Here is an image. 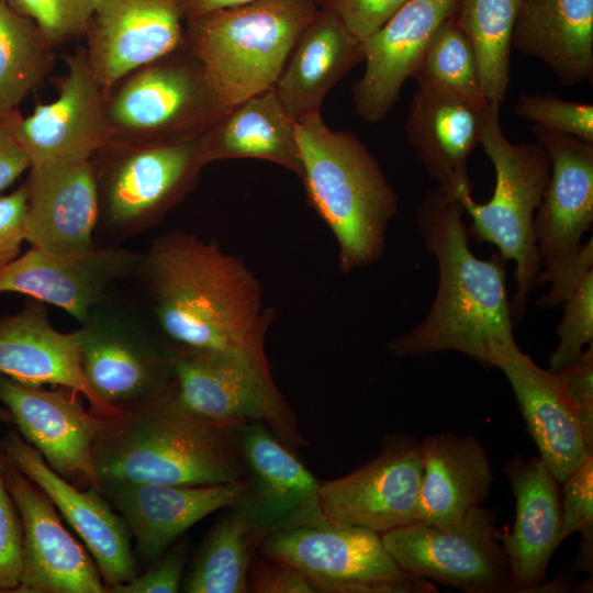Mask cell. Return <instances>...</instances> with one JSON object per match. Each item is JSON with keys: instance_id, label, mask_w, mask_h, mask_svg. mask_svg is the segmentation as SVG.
Wrapping results in <instances>:
<instances>
[{"instance_id": "obj_28", "label": "cell", "mask_w": 593, "mask_h": 593, "mask_svg": "<svg viewBox=\"0 0 593 593\" xmlns=\"http://www.w3.org/2000/svg\"><path fill=\"white\" fill-rule=\"evenodd\" d=\"M44 304L29 298L18 313L0 318V373L30 387H68L87 400L91 413L118 415L83 377L78 332L57 331Z\"/></svg>"}, {"instance_id": "obj_16", "label": "cell", "mask_w": 593, "mask_h": 593, "mask_svg": "<svg viewBox=\"0 0 593 593\" xmlns=\"http://www.w3.org/2000/svg\"><path fill=\"white\" fill-rule=\"evenodd\" d=\"M184 0H99L85 33L90 68L109 90L186 42Z\"/></svg>"}, {"instance_id": "obj_12", "label": "cell", "mask_w": 593, "mask_h": 593, "mask_svg": "<svg viewBox=\"0 0 593 593\" xmlns=\"http://www.w3.org/2000/svg\"><path fill=\"white\" fill-rule=\"evenodd\" d=\"M176 385L182 402L206 419L259 423L288 446L306 444L269 365L238 353L177 346Z\"/></svg>"}, {"instance_id": "obj_18", "label": "cell", "mask_w": 593, "mask_h": 593, "mask_svg": "<svg viewBox=\"0 0 593 593\" xmlns=\"http://www.w3.org/2000/svg\"><path fill=\"white\" fill-rule=\"evenodd\" d=\"M0 448L8 461L52 500L82 539L99 568L107 592L138 574L130 530L98 488L79 489L65 480L16 429L4 434Z\"/></svg>"}, {"instance_id": "obj_25", "label": "cell", "mask_w": 593, "mask_h": 593, "mask_svg": "<svg viewBox=\"0 0 593 593\" xmlns=\"http://www.w3.org/2000/svg\"><path fill=\"white\" fill-rule=\"evenodd\" d=\"M515 496L511 533H502L515 592H540L547 568L562 541L561 483L540 456L517 454L504 466Z\"/></svg>"}, {"instance_id": "obj_38", "label": "cell", "mask_w": 593, "mask_h": 593, "mask_svg": "<svg viewBox=\"0 0 593 593\" xmlns=\"http://www.w3.org/2000/svg\"><path fill=\"white\" fill-rule=\"evenodd\" d=\"M514 113L521 119L553 132L593 144V105L560 99L547 93H523Z\"/></svg>"}, {"instance_id": "obj_7", "label": "cell", "mask_w": 593, "mask_h": 593, "mask_svg": "<svg viewBox=\"0 0 593 593\" xmlns=\"http://www.w3.org/2000/svg\"><path fill=\"white\" fill-rule=\"evenodd\" d=\"M109 142L199 138L228 109L187 42L145 64L104 92Z\"/></svg>"}, {"instance_id": "obj_30", "label": "cell", "mask_w": 593, "mask_h": 593, "mask_svg": "<svg viewBox=\"0 0 593 593\" xmlns=\"http://www.w3.org/2000/svg\"><path fill=\"white\" fill-rule=\"evenodd\" d=\"M363 59L362 42L334 14L318 9L294 44L276 92L295 121L321 113L327 93Z\"/></svg>"}, {"instance_id": "obj_47", "label": "cell", "mask_w": 593, "mask_h": 593, "mask_svg": "<svg viewBox=\"0 0 593 593\" xmlns=\"http://www.w3.org/2000/svg\"><path fill=\"white\" fill-rule=\"evenodd\" d=\"M26 202L24 183L0 197V269L21 255V246L25 240Z\"/></svg>"}, {"instance_id": "obj_3", "label": "cell", "mask_w": 593, "mask_h": 593, "mask_svg": "<svg viewBox=\"0 0 593 593\" xmlns=\"http://www.w3.org/2000/svg\"><path fill=\"white\" fill-rule=\"evenodd\" d=\"M92 458L97 484L213 485L246 479L237 426L193 412L177 385L149 404L101 416Z\"/></svg>"}, {"instance_id": "obj_35", "label": "cell", "mask_w": 593, "mask_h": 593, "mask_svg": "<svg viewBox=\"0 0 593 593\" xmlns=\"http://www.w3.org/2000/svg\"><path fill=\"white\" fill-rule=\"evenodd\" d=\"M54 51L32 20L0 1V115L19 110L51 72Z\"/></svg>"}, {"instance_id": "obj_44", "label": "cell", "mask_w": 593, "mask_h": 593, "mask_svg": "<svg viewBox=\"0 0 593 593\" xmlns=\"http://www.w3.org/2000/svg\"><path fill=\"white\" fill-rule=\"evenodd\" d=\"M556 373L589 444L593 446V344Z\"/></svg>"}, {"instance_id": "obj_33", "label": "cell", "mask_w": 593, "mask_h": 593, "mask_svg": "<svg viewBox=\"0 0 593 593\" xmlns=\"http://www.w3.org/2000/svg\"><path fill=\"white\" fill-rule=\"evenodd\" d=\"M523 0H458L454 18L470 40L483 93L501 105L510 86L512 35Z\"/></svg>"}, {"instance_id": "obj_46", "label": "cell", "mask_w": 593, "mask_h": 593, "mask_svg": "<svg viewBox=\"0 0 593 593\" xmlns=\"http://www.w3.org/2000/svg\"><path fill=\"white\" fill-rule=\"evenodd\" d=\"M247 590L254 593H313L306 577L295 567L266 555L253 558Z\"/></svg>"}, {"instance_id": "obj_22", "label": "cell", "mask_w": 593, "mask_h": 593, "mask_svg": "<svg viewBox=\"0 0 593 593\" xmlns=\"http://www.w3.org/2000/svg\"><path fill=\"white\" fill-rule=\"evenodd\" d=\"M458 0H407L363 44L365 70L353 88L357 114L368 123L384 119L405 81L416 71L437 27Z\"/></svg>"}, {"instance_id": "obj_26", "label": "cell", "mask_w": 593, "mask_h": 593, "mask_svg": "<svg viewBox=\"0 0 593 593\" xmlns=\"http://www.w3.org/2000/svg\"><path fill=\"white\" fill-rule=\"evenodd\" d=\"M550 174L535 215L541 265L575 253L593 221V144L533 125Z\"/></svg>"}, {"instance_id": "obj_21", "label": "cell", "mask_w": 593, "mask_h": 593, "mask_svg": "<svg viewBox=\"0 0 593 593\" xmlns=\"http://www.w3.org/2000/svg\"><path fill=\"white\" fill-rule=\"evenodd\" d=\"M98 489L124 519L138 558L148 567L195 523L236 506L247 481L213 485L114 481L99 483Z\"/></svg>"}, {"instance_id": "obj_23", "label": "cell", "mask_w": 593, "mask_h": 593, "mask_svg": "<svg viewBox=\"0 0 593 593\" xmlns=\"http://www.w3.org/2000/svg\"><path fill=\"white\" fill-rule=\"evenodd\" d=\"M491 366L505 374L540 458L562 482L593 455V446L589 444L557 373L536 365L515 338L493 346Z\"/></svg>"}, {"instance_id": "obj_14", "label": "cell", "mask_w": 593, "mask_h": 593, "mask_svg": "<svg viewBox=\"0 0 593 593\" xmlns=\"http://www.w3.org/2000/svg\"><path fill=\"white\" fill-rule=\"evenodd\" d=\"M247 489L238 508L265 539L309 525L326 524L321 483L287 444L259 423L237 425Z\"/></svg>"}, {"instance_id": "obj_43", "label": "cell", "mask_w": 593, "mask_h": 593, "mask_svg": "<svg viewBox=\"0 0 593 593\" xmlns=\"http://www.w3.org/2000/svg\"><path fill=\"white\" fill-rule=\"evenodd\" d=\"M561 483V539L577 532H593V455Z\"/></svg>"}, {"instance_id": "obj_36", "label": "cell", "mask_w": 593, "mask_h": 593, "mask_svg": "<svg viewBox=\"0 0 593 593\" xmlns=\"http://www.w3.org/2000/svg\"><path fill=\"white\" fill-rule=\"evenodd\" d=\"M412 78L417 87L441 89L479 105L489 103L472 44L454 14L435 31Z\"/></svg>"}, {"instance_id": "obj_15", "label": "cell", "mask_w": 593, "mask_h": 593, "mask_svg": "<svg viewBox=\"0 0 593 593\" xmlns=\"http://www.w3.org/2000/svg\"><path fill=\"white\" fill-rule=\"evenodd\" d=\"M0 401L20 435L56 473L79 489L98 486L92 450L101 416L85 409L77 391L30 387L0 373Z\"/></svg>"}, {"instance_id": "obj_48", "label": "cell", "mask_w": 593, "mask_h": 593, "mask_svg": "<svg viewBox=\"0 0 593 593\" xmlns=\"http://www.w3.org/2000/svg\"><path fill=\"white\" fill-rule=\"evenodd\" d=\"M21 119L19 110L0 115V191L10 187L31 167L18 134Z\"/></svg>"}, {"instance_id": "obj_5", "label": "cell", "mask_w": 593, "mask_h": 593, "mask_svg": "<svg viewBox=\"0 0 593 593\" xmlns=\"http://www.w3.org/2000/svg\"><path fill=\"white\" fill-rule=\"evenodd\" d=\"M314 0H259L187 20L186 42L230 108L275 87Z\"/></svg>"}, {"instance_id": "obj_39", "label": "cell", "mask_w": 593, "mask_h": 593, "mask_svg": "<svg viewBox=\"0 0 593 593\" xmlns=\"http://www.w3.org/2000/svg\"><path fill=\"white\" fill-rule=\"evenodd\" d=\"M562 305L563 317L557 328L559 342L549 356L551 372L578 359L584 347L593 344V270Z\"/></svg>"}, {"instance_id": "obj_2", "label": "cell", "mask_w": 593, "mask_h": 593, "mask_svg": "<svg viewBox=\"0 0 593 593\" xmlns=\"http://www.w3.org/2000/svg\"><path fill=\"white\" fill-rule=\"evenodd\" d=\"M463 214L461 203L436 187L416 208L421 236L438 266V284L424 320L388 343L396 357L448 350L491 366L493 346L514 338L506 260L472 253Z\"/></svg>"}, {"instance_id": "obj_6", "label": "cell", "mask_w": 593, "mask_h": 593, "mask_svg": "<svg viewBox=\"0 0 593 593\" xmlns=\"http://www.w3.org/2000/svg\"><path fill=\"white\" fill-rule=\"evenodd\" d=\"M500 107L489 103L479 145L495 170V187L491 199L478 203L472 194L459 198L471 219L469 236L494 245L506 261L515 264L516 292L511 301L513 322L526 310L530 293L541 269L535 215L550 174L545 148L533 143H512L502 130Z\"/></svg>"}, {"instance_id": "obj_32", "label": "cell", "mask_w": 593, "mask_h": 593, "mask_svg": "<svg viewBox=\"0 0 593 593\" xmlns=\"http://www.w3.org/2000/svg\"><path fill=\"white\" fill-rule=\"evenodd\" d=\"M296 121L275 87L230 107L202 136L208 164L225 159L265 160L293 172L302 166L295 135Z\"/></svg>"}, {"instance_id": "obj_13", "label": "cell", "mask_w": 593, "mask_h": 593, "mask_svg": "<svg viewBox=\"0 0 593 593\" xmlns=\"http://www.w3.org/2000/svg\"><path fill=\"white\" fill-rule=\"evenodd\" d=\"M423 477L419 441L400 433L372 460L320 486L325 519L382 534L414 523Z\"/></svg>"}, {"instance_id": "obj_8", "label": "cell", "mask_w": 593, "mask_h": 593, "mask_svg": "<svg viewBox=\"0 0 593 593\" xmlns=\"http://www.w3.org/2000/svg\"><path fill=\"white\" fill-rule=\"evenodd\" d=\"M202 136L169 143L108 142L91 158L100 219L120 235L159 223L193 190L206 166Z\"/></svg>"}, {"instance_id": "obj_50", "label": "cell", "mask_w": 593, "mask_h": 593, "mask_svg": "<svg viewBox=\"0 0 593 593\" xmlns=\"http://www.w3.org/2000/svg\"><path fill=\"white\" fill-rule=\"evenodd\" d=\"M575 564L580 571L590 572L593 568V532L581 533Z\"/></svg>"}, {"instance_id": "obj_40", "label": "cell", "mask_w": 593, "mask_h": 593, "mask_svg": "<svg viewBox=\"0 0 593 593\" xmlns=\"http://www.w3.org/2000/svg\"><path fill=\"white\" fill-rule=\"evenodd\" d=\"M5 456L0 448V592H15L23 557V525L4 481Z\"/></svg>"}, {"instance_id": "obj_20", "label": "cell", "mask_w": 593, "mask_h": 593, "mask_svg": "<svg viewBox=\"0 0 593 593\" xmlns=\"http://www.w3.org/2000/svg\"><path fill=\"white\" fill-rule=\"evenodd\" d=\"M65 64L67 70L56 81L57 98L37 103L18 126L31 166L91 159L110 139L104 92L90 68L86 48L65 56Z\"/></svg>"}, {"instance_id": "obj_42", "label": "cell", "mask_w": 593, "mask_h": 593, "mask_svg": "<svg viewBox=\"0 0 593 593\" xmlns=\"http://www.w3.org/2000/svg\"><path fill=\"white\" fill-rule=\"evenodd\" d=\"M407 0H314L317 9L334 14L357 41L379 31Z\"/></svg>"}, {"instance_id": "obj_17", "label": "cell", "mask_w": 593, "mask_h": 593, "mask_svg": "<svg viewBox=\"0 0 593 593\" xmlns=\"http://www.w3.org/2000/svg\"><path fill=\"white\" fill-rule=\"evenodd\" d=\"M4 481L23 525L20 593H105L89 551L63 525L52 500L5 458Z\"/></svg>"}, {"instance_id": "obj_51", "label": "cell", "mask_w": 593, "mask_h": 593, "mask_svg": "<svg viewBox=\"0 0 593 593\" xmlns=\"http://www.w3.org/2000/svg\"><path fill=\"white\" fill-rule=\"evenodd\" d=\"M0 423L13 424V416L9 409L0 401Z\"/></svg>"}, {"instance_id": "obj_37", "label": "cell", "mask_w": 593, "mask_h": 593, "mask_svg": "<svg viewBox=\"0 0 593 593\" xmlns=\"http://www.w3.org/2000/svg\"><path fill=\"white\" fill-rule=\"evenodd\" d=\"M14 12L32 20L48 43L57 48L85 36L99 0H0Z\"/></svg>"}, {"instance_id": "obj_34", "label": "cell", "mask_w": 593, "mask_h": 593, "mask_svg": "<svg viewBox=\"0 0 593 593\" xmlns=\"http://www.w3.org/2000/svg\"><path fill=\"white\" fill-rule=\"evenodd\" d=\"M264 538L236 507L217 522L183 581L188 593H246L247 574Z\"/></svg>"}, {"instance_id": "obj_49", "label": "cell", "mask_w": 593, "mask_h": 593, "mask_svg": "<svg viewBox=\"0 0 593 593\" xmlns=\"http://www.w3.org/2000/svg\"><path fill=\"white\" fill-rule=\"evenodd\" d=\"M255 1L259 0H184L187 20L212 11L237 7Z\"/></svg>"}, {"instance_id": "obj_9", "label": "cell", "mask_w": 593, "mask_h": 593, "mask_svg": "<svg viewBox=\"0 0 593 593\" xmlns=\"http://www.w3.org/2000/svg\"><path fill=\"white\" fill-rule=\"evenodd\" d=\"M77 332L86 381L119 413L149 404L176 389L177 346L130 312L107 300Z\"/></svg>"}, {"instance_id": "obj_27", "label": "cell", "mask_w": 593, "mask_h": 593, "mask_svg": "<svg viewBox=\"0 0 593 593\" xmlns=\"http://www.w3.org/2000/svg\"><path fill=\"white\" fill-rule=\"evenodd\" d=\"M489 103L479 105L441 89L417 87L410 104L407 139L436 188L458 201L472 191L468 163L479 145Z\"/></svg>"}, {"instance_id": "obj_31", "label": "cell", "mask_w": 593, "mask_h": 593, "mask_svg": "<svg viewBox=\"0 0 593 593\" xmlns=\"http://www.w3.org/2000/svg\"><path fill=\"white\" fill-rule=\"evenodd\" d=\"M512 47L546 64L560 82L593 76V0H523Z\"/></svg>"}, {"instance_id": "obj_11", "label": "cell", "mask_w": 593, "mask_h": 593, "mask_svg": "<svg viewBox=\"0 0 593 593\" xmlns=\"http://www.w3.org/2000/svg\"><path fill=\"white\" fill-rule=\"evenodd\" d=\"M405 573L467 593H514L502 532L493 511L479 505L456 525L414 522L381 534Z\"/></svg>"}, {"instance_id": "obj_4", "label": "cell", "mask_w": 593, "mask_h": 593, "mask_svg": "<svg viewBox=\"0 0 593 593\" xmlns=\"http://www.w3.org/2000/svg\"><path fill=\"white\" fill-rule=\"evenodd\" d=\"M306 199L334 235L338 269L349 273L377 262L398 195L379 161L355 134L329 127L321 113L296 121Z\"/></svg>"}, {"instance_id": "obj_10", "label": "cell", "mask_w": 593, "mask_h": 593, "mask_svg": "<svg viewBox=\"0 0 593 593\" xmlns=\"http://www.w3.org/2000/svg\"><path fill=\"white\" fill-rule=\"evenodd\" d=\"M260 553L298 568L314 592L435 593L428 580L402 571L381 534L327 522L267 536Z\"/></svg>"}, {"instance_id": "obj_45", "label": "cell", "mask_w": 593, "mask_h": 593, "mask_svg": "<svg viewBox=\"0 0 593 593\" xmlns=\"http://www.w3.org/2000/svg\"><path fill=\"white\" fill-rule=\"evenodd\" d=\"M187 560L186 545L170 546L143 574L111 588L110 593H176L180 591Z\"/></svg>"}, {"instance_id": "obj_29", "label": "cell", "mask_w": 593, "mask_h": 593, "mask_svg": "<svg viewBox=\"0 0 593 593\" xmlns=\"http://www.w3.org/2000/svg\"><path fill=\"white\" fill-rule=\"evenodd\" d=\"M419 450L423 477L415 522L452 526L486 500L494 475L477 437L443 432L419 441Z\"/></svg>"}, {"instance_id": "obj_24", "label": "cell", "mask_w": 593, "mask_h": 593, "mask_svg": "<svg viewBox=\"0 0 593 593\" xmlns=\"http://www.w3.org/2000/svg\"><path fill=\"white\" fill-rule=\"evenodd\" d=\"M29 170L25 240L53 253L94 248L100 205L91 159L45 163Z\"/></svg>"}, {"instance_id": "obj_1", "label": "cell", "mask_w": 593, "mask_h": 593, "mask_svg": "<svg viewBox=\"0 0 593 593\" xmlns=\"http://www.w3.org/2000/svg\"><path fill=\"white\" fill-rule=\"evenodd\" d=\"M159 332L172 344L246 355L269 365L265 340L272 312L246 262L214 239L175 231L139 258Z\"/></svg>"}, {"instance_id": "obj_19", "label": "cell", "mask_w": 593, "mask_h": 593, "mask_svg": "<svg viewBox=\"0 0 593 593\" xmlns=\"http://www.w3.org/2000/svg\"><path fill=\"white\" fill-rule=\"evenodd\" d=\"M141 256L94 247L53 253L31 247L0 269V292H18L66 311L80 324L108 300L110 289L138 267Z\"/></svg>"}, {"instance_id": "obj_41", "label": "cell", "mask_w": 593, "mask_h": 593, "mask_svg": "<svg viewBox=\"0 0 593 593\" xmlns=\"http://www.w3.org/2000/svg\"><path fill=\"white\" fill-rule=\"evenodd\" d=\"M592 270L593 238L590 237L575 253L541 265L536 286L549 284V289L537 305L552 309L563 304Z\"/></svg>"}]
</instances>
